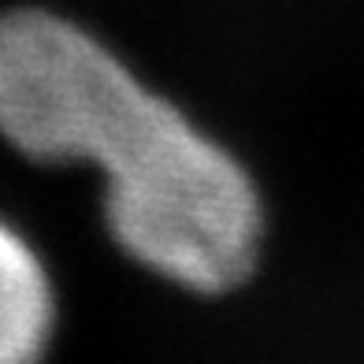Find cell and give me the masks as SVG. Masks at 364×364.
Listing matches in <instances>:
<instances>
[{
    "instance_id": "obj_1",
    "label": "cell",
    "mask_w": 364,
    "mask_h": 364,
    "mask_svg": "<svg viewBox=\"0 0 364 364\" xmlns=\"http://www.w3.org/2000/svg\"><path fill=\"white\" fill-rule=\"evenodd\" d=\"M0 138L38 164H97L112 238L160 279L193 294L250 279L264 235L253 178L56 11H0Z\"/></svg>"
},
{
    "instance_id": "obj_2",
    "label": "cell",
    "mask_w": 364,
    "mask_h": 364,
    "mask_svg": "<svg viewBox=\"0 0 364 364\" xmlns=\"http://www.w3.org/2000/svg\"><path fill=\"white\" fill-rule=\"evenodd\" d=\"M56 294L38 250L0 216V364H45Z\"/></svg>"
}]
</instances>
